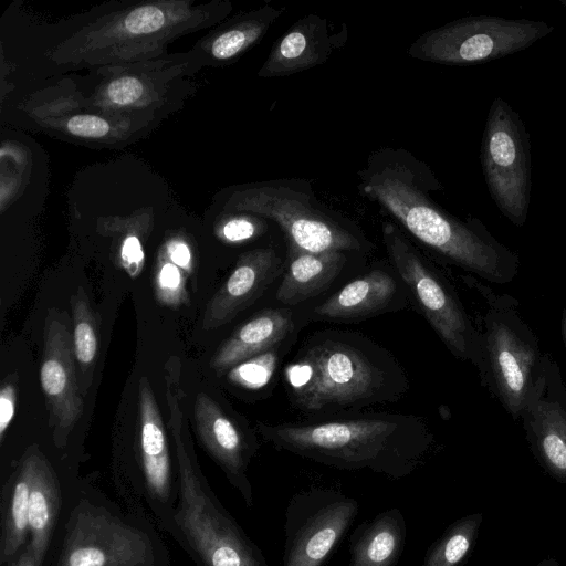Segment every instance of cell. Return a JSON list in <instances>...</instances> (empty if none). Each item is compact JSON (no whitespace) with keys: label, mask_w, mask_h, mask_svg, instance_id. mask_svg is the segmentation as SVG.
<instances>
[{"label":"cell","mask_w":566,"mask_h":566,"mask_svg":"<svg viewBox=\"0 0 566 566\" xmlns=\"http://www.w3.org/2000/svg\"><path fill=\"white\" fill-rule=\"evenodd\" d=\"M397 291L395 279L376 269L337 291L315 308L318 316L333 319L365 317L384 310Z\"/></svg>","instance_id":"26"},{"label":"cell","mask_w":566,"mask_h":566,"mask_svg":"<svg viewBox=\"0 0 566 566\" xmlns=\"http://www.w3.org/2000/svg\"><path fill=\"white\" fill-rule=\"evenodd\" d=\"M346 27L342 32L333 34L324 17L315 13L306 14L274 42L258 76L262 78L287 76L324 64L333 51L346 42Z\"/></svg>","instance_id":"18"},{"label":"cell","mask_w":566,"mask_h":566,"mask_svg":"<svg viewBox=\"0 0 566 566\" xmlns=\"http://www.w3.org/2000/svg\"><path fill=\"white\" fill-rule=\"evenodd\" d=\"M187 276L184 270L170 261L161 248L157 256L154 275L155 293L158 302L174 308L187 304L189 301Z\"/></svg>","instance_id":"30"},{"label":"cell","mask_w":566,"mask_h":566,"mask_svg":"<svg viewBox=\"0 0 566 566\" xmlns=\"http://www.w3.org/2000/svg\"><path fill=\"white\" fill-rule=\"evenodd\" d=\"M281 269L282 260L272 248L241 254L227 281L208 302L202 328L214 329L233 319L261 296Z\"/></svg>","instance_id":"19"},{"label":"cell","mask_w":566,"mask_h":566,"mask_svg":"<svg viewBox=\"0 0 566 566\" xmlns=\"http://www.w3.org/2000/svg\"><path fill=\"white\" fill-rule=\"evenodd\" d=\"M484 302L479 326L481 381L515 420L542 369L538 339L518 311V301L499 294L473 275L462 276Z\"/></svg>","instance_id":"5"},{"label":"cell","mask_w":566,"mask_h":566,"mask_svg":"<svg viewBox=\"0 0 566 566\" xmlns=\"http://www.w3.org/2000/svg\"><path fill=\"white\" fill-rule=\"evenodd\" d=\"M292 329L290 310H264L241 325L218 348L210 367L219 374L229 371L238 364L277 347Z\"/></svg>","instance_id":"21"},{"label":"cell","mask_w":566,"mask_h":566,"mask_svg":"<svg viewBox=\"0 0 566 566\" xmlns=\"http://www.w3.org/2000/svg\"><path fill=\"white\" fill-rule=\"evenodd\" d=\"M195 417L201 441L241 489L250 504L252 493L245 470L254 451L253 443L245 439L243 431L206 394L197 396Z\"/></svg>","instance_id":"20"},{"label":"cell","mask_w":566,"mask_h":566,"mask_svg":"<svg viewBox=\"0 0 566 566\" xmlns=\"http://www.w3.org/2000/svg\"><path fill=\"white\" fill-rule=\"evenodd\" d=\"M150 538L107 511L80 504L66 524L57 566H154Z\"/></svg>","instance_id":"14"},{"label":"cell","mask_w":566,"mask_h":566,"mask_svg":"<svg viewBox=\"0 0 566 566\" xmlns=\"http://www.w3.org/2000/svg\"><path fill=\"white\" fill-rule=\"evenodd\" d=\"M480 160L493 202L511 223L522 228L531 203L530 135L520 114L501 97L490 106Z\"/></svg>","instance_id":"11"},{"label":"cell","mask_w":566,"mask_h":566,"mask_svg":"<svg viewBox=\"0 0 566 566\" xmlns=\"http://www.w3.org/2000/svg\"><path fill=\"white\" fill-rule=\"evenodd\" d=\"M358 511L354 497L334 489L295 493L285 510L282 566H323Z\"/></svg>","instance_id":"12"},{"label":"cell","mask_w":566,"mask_h":566,"mask_svg":"<svg viewBox=\"0 0 566 566\" xmlns=\"http://www.w3.org/2000/svg\"><path fill=\"white\" fill-rule=\"evenodd\" d=\"M560 327H562L563 342H564V345H565V348H566V302H565V306H564L563 313H562V324H560Z\"/></svg>","instance_id":"37"},{"label":"cell","mask_w":566,"mask_h":566,"mask_svg":"<svg viewBox=\"0 0 566 566\" xmlns=\"http://www.w3.org/2000/svg\"><path fill=\"white\" fill-rule=\"evenodd\" d=\"M139 428L143 470L149 490L160 500L170 492V455L160 410L146 377L139 379Z\"/></svg>","instance_id":"22"},{"label":"cell","mask_w":566,"mask_h":566,"mask_svg":"<svg viewBox=\"0 0 566 566\" xmlns=\"http://www.w3.org/2000/svg\"><path fill=\"white\" fill-rule=\"evenodd\" d=\"M258 430L279 450L338 470H370L394 480L416 471L434 442L422 418L400 413L325 418L306 423L259 422Z\"/></svg>","instance_id":"3"},{"label":"cell","mask_w":566,"mask_h":566,"mask_svg":"<svg viewBox=\"0 0 566 566\" xmlns=\"http://www.w3.org/2000/svg\"><path fill=\"white\" fill-rule=\"evenodd\" d=\"M284 11L285 7L265 4L239 13L212 28L191 49L177 55L187 64L191 76L202 67L232 64L264 38Z\"/></svg>","instance_id":"17"},{"label":"cell","mask_w":566,"mask_h":566,"mask_svg":"<svg viewBox=\"0 0 566 566\" xmlns=\"http://www.w3.org/2000/svg\"><path fill=\"white\" fill-rule=\"evenodd\" d=\"M171 376L166 375L165 380L168 424L180 475L179 525L207 566H268L261 551L201 489L189 454V432L180 407L181 390Z\"/></svg>","instance_id":"6"},{"label":"cell","mask_w":566,"mask_h":566,"mask_svg":"<svg viewBox=\"0 0 566 566\" xmlns=\"http://www.w3.org/2000/svg\"><path fill=\"white\" fill-rule=\"evenodd\" d=\"M290 399L308 413H328L398 400L409 388L396 358L353 331H319L284 368Z\"/></svg>","instance_id":"2"},{"label":"cell","mask_w":566,"mask_h":566,"mask_svg":"<svg viewBox=\"0 0 566 566\" xmlns=\"http://www.w3.org/2000/svg\"><path fill=\"white\" fill-rule=\"evenodd\" d=\"M191 74L177 54L137 63L94 67L88 88L78 90L85 105L103 114L158 126L186 98Z\"/></svg>","instance_id":"7"},{"label":"cell","mask_w":566,"mask_h":566,"mask_svg":"<svg viewBox=\"0 0 566 566\" xmlns=\"http://www.w3.org/2000/svg\"><path fill=\"white\" fill-rule=\"evenodd\" d=\"M264 218L245 213L232 212L218 228V237L227 243H242L261 235L266 230Z\"/></svg>","instance_id":"32"},{"label":"cell","mask_w":566,"mask_h":566,"mask_svg":"<svg viewBox=\"0 0 566 566\" xmlns=\"http://www.w3.org/2000/svg\"><path fill=\"white\" fill-rule=\"evenodd\" d=\"M534 566H560L559 562L554 557H546Z\"/></svg>","instance_id":"36"},{"label":"cell","mask_w":566,"mask_h":566,"mask_svg":"<svg viewBox=\"0 0 566 566\" xmlns=\"http://www.w3.org/2000/svg\"><path fill=\"white\" fill-rule=\"evenodd\" d=\"M73 345L75 358L86 384L90 382L98 352L97 324L82 289L72 298Z\"/></svg>","instance_id":"29"},{"label":"cell","mask_w":566,"mask_h":566,"mask_svg":"<svg viewBox=\"0 0 566 566\" xmlns=\"http://www.w3.org/2000/svg\"><path fill=\"white\" fill-rule=\"evenodd\" d=\"M226 209L276 222L287 243L304 251L345 252L363 248L357 231L325 211L305 182L275 180L243 186L230 196Z\"/></svg>","instance_id":"8"},{"label":"cell","mask_w":566,"mask_h":566,"mask_svg":"<svg viewBox=\"0 0 566 566\" xmlns=\"http://www.w3.org/2000/svg\"><path fill=\"white\" fill-rule=\"evenodd\" d=\"M73 337L64 321L49 315L40 381L55 438L63 444L83 411V394L76 381Z\"/></svg>","instance_id":"16"},{"label":"cell","mask_w":566,"mask_h":566,"mask_svg":"<svg viewBox=\"0 0 566 566\" xmlns=\"http://www.w3.org/2000/svg\"><path fill=\"white\" fill-rule=\"evenodd\" d=\"M381 231L392 265L429 324L453 356L470 361L480 374V334L455 290L407 240L397 224L385 222Z\"/></svg>","instance_id":"9"},{"label":"cell","mask_w":566,"mask_h":566,"mask_svg":"<svg viewBox=\"0 0 566 566\" xmlns=\"http://www.w3.org/2000/svg\"><path fill=\"white\" fill-rule=\"evenodd\" d=\"M166 254L176 265L190 275L193 269L192 252L182 239H170L164 247Z\"/></svg>","instance_id":"34"},{"label":"cell","mask_w":566,"mask_h":566,"mask_svg":"<svg viewBox=\"0 0 566 566\" xmlns=\"http://www.w3.org/2000/svg\"><path fill=\"white\" fill-rule=\"evenodd\" d=\"M406 521L392 507L365 521L349 538V566H395L406 542Z\"/></svg>","instance_id":"24"},{"label":"cell","mask_w":566,"mask_h":566,"mask_svg":"<svg viewBox=\"0 0 566 566\" xmlns=\"http://www.w3.org/2000/svg\"><path fill=\"white\" fill-rule=\"evenodd\" d=\"M13 566H39L30 544L22 551Z\"/></svg>","instance_id":"35"},{"label":"cell","mask_w":566,"mask_h":566,"mask_svg":"<svg viewBox=\"0 0 566 566\" xmlns=\"http://www.w3.org/2000/svg\"><path fill=\"white\" fill-rule=\"evenodd\" d=\"M520 419L539 465L566 486V385L549 353L544 354Z\"/></svg>","instance_id":"15"},{"label":"cell","mask_w":566,"mask_h":566,"mask_svg":"<svg viewBox=\"0 0 566 566\" xmlns=\"http://www.w3.org/2000/svg\"><path fill=\"white\" fill-rule=\"evenodd\" d=\"M482 513H471L454 521L429 547L422 566H461L476 542Z\"/></svg>","instance_id":"28"},{"label":"cell","mask_w":566,"mask_h":566,"mask_svg":"<svg viewBox=\"0 0 566 566\" xmlns=\"http://www.w3.org/2000/svg\"><path fill=\"white\" fill-rule=\"evenodd\" d=\"M30 472L22 459L3 514L1 563L11 560L25 543L29 532Z\"/></svg>","instance_id":"27"},{"label":"cell","mask_w":566,"mask_h":566,"mask_svg":"<svg viewBox=\"0 0 566 566\" xmlns=\"http://www.w3.org/2000/svg\"><path fill=\"white\" fill-rule=\"evenodd\" d=\"M23 460L30 472V545L41 566L59 513L60 490L50 463L39 450L28 452Z\"/></svg>","instance_id":"25"},{"label":"cell","mask_w":566,"mask_h":566,"mask_svg":"<svg viewBox=\"0 0 566 566\" xmlns=\"http://www.w3.org/2000/svg\"><path fill=\"white\" fill-rule=\"evenodd\" d=\"M277 360V348L275 347L231 368L228 373V379L235 386L245 389H260L269 384L275 371Z\"/></svg>","instance_id":"31"},{"label":"cell","mask_w":566,"mask_h":566,"mask_svg":"<svg viewBox=\"0 0 566 566\" xmlns=\"http://www.w3.org/2000/svg\"><path fill=\"white\" fill-rule=\"evenodd\" d=\"M23 109L43 130L92 147H123L145 137L156 127L92 109L69 81L34 93Z\"/></svg>","instance_id":"13"},{"label":"cell","mask_w":566,"mask_h":566,"mask_svg":"<svg viewBox=\"0 0 566 566\" xmlns=\"http://www.w3.org/2000/svg\"><path fill=\"white\" fill-rule=\"evenodd\" d=\"M553 30L544 21L469 15L422 33L407 53L424 62L470 65L525 50Z\"/></svg>","instance_id":"10"},{"label":"cell","mask_w":566,"mask_h":566,"mask_svg":"<svg viewBox=\"0 0 566 566\" xmlns=\"http://www.w3.org/2000/svg\"><path fill=\"white\" fill-rule=\"evenodd\" d=\"M358 189L378 203L417 241L444 261L493 284L512 282L518 255L478 218L460 219L431 192L442 189L431 168L403 148L373 151L358 172Z\"/></svg>","instance_id":"1"},{"label":"cell","mask_w":566,"mask_h":566,"mask_svg":"<svg viewBox=\"0 0 566 566\" xmlns=\"http://www.w3.org/2000/svg\"><path fill=\"white\" fill-rule=\"evenodd\" d=\"M17 400V376H8L0 389V442L3 441L4 433L14 417Z\"/></svg>","instance_id":"33"},{"label":"cell","mask_w":566,"mask_h":566,"mask_svg":"<svg viewBox=\"0 0 566 566\" xmlns=\"http://www.w3.org/2000/svg\"><path fill=\"white\" fill-rule=\"evenodd\" d=\"M289 266L276 291L285 305H297L321 293L346 262L342 251L308 252L287 243Z\"/></svg>","instance_id":"23"},{"label":"cell","mask_w":566,"mask_h":566,"mask_svg":"<svg viewBox=\"0 0 566 566\" xmlns=\"http://www.w3.org/2000/svg\"><path fill=\"white\" fill-rule=\"evenodd\" d=\"M229 0H146L123 3L87 20L46 53L56 65L99 67L156 60L180 36L214 28Z\"/></svg>","instance_id":"4"}]
</instances>
